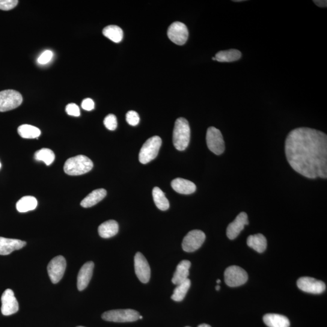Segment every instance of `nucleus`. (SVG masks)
Wrapping results in <instances>:
<instances>
[{"label":"nucleus","instance_id":"nucleus-23","mask_svg":"<svg viewBox=\"0 0 327 327\" xmlns=\"http://www.w3.org/2000/svg\"><path fill=\"white\" fill-rule=\"evenodd\" d=\"M247 243L250 248L260 254L266 251L267 246L266 237L262 234L249 236L247 240Z\"/></svg>","mask_w":327,"mask_h":327},{"label":"nucleus","instance_id":"nucleus-40","mask_svg":"<svg viewBox=\"0 0 327 327\" xmlns=\"http://www.w3.org/2000/svg\"><path fill=\"white\" fill-rule=\"evenodd\" d=\"M216 282L218 284L221 283V280H220V279H218V280L216 281Z\"/></svg>","mask_w":327,"mask_h":327},{"label":"nucleus","instance_id":"nucleus-38","mask_svg":"<svg viewBox=\"0 0 327 327\" xmlns=\"http://www.w3.org/2000/svg\"><path fill=\"white\" fill-rule=\"evenodd\" d=\"M198 327H211L209 325H208V324L206 323H203L201 324V325H199Z\"/></svg>","mask_w":327,"mask_h":327},{"label":"nucleus","instance_id":"nucleus-44","mask_svg":"<svg viewBox=\"0 0 327 327\" xmlns=\"http://www.w3.org/2000/svg\"><path fill=\"white\" fill-rule=\"evenodd\" d=\"M1 168H2V164L1 162H0V169H1Z\"/></svg>","mask_w":327,"mask_h":327},{"label":"nucleus","instance_id":"nucleus-9","mask_svg":"<svg viewBox=\"0 0 327 327\" xmlns=\"http://www.w3.org/2000/svg\"><path fill=\"white\" fill-rule=\"evenodd\" d=\"M206 240V234L203 231L194 230L190 231L184 237L182 248L186 252H193L200 249Z\"/></svg>","mask_w":327,"mask_h":327},{"label":"nucleus","instance_id":"nucleus-46","mask_svg":"<svg viewBox=\"0 0 327 327\" xmlns=\"http://www.w3.org/2000/svg\"><path fill=\"white\" fill-rule=\"evenodd\" d=\"M186 327H190V326H186Z\"/></svg>","mask_w":327,"mask_h":327},{"label":"nucleus","instance_id":"nucleus-39","mask_svg":"<svg viewBox=\"0 0 327 327\" xmlns=\"http://www.w3.org/2000/svg\"><path fill=\"white\" fill-rule=\"evenodd\" d=\"M219 289H220V286H219V285H217V286L216 287V290L217 291H219Z\"/></svg>","mask_w":327,"mask_h":327},{"label":"nucleus","instance_id":"nucleus-26","mask_svg":"<svg viewBox=\"0 0 327 327\" xmlns=\"http://www.w3.org/2000/svg\"><path fill=\"white\" fill-rule=\"evenodd\" d=\"M153 198L157 209L162 211L169 209L170 207L169 200L166 197L165 193L159 187H154L152 191Z\"/></svg>","mask_w":327,"mask_h":327},{"label":"nucleus","instance_id":"nucleus-22","mask_svg":"<svg viewBox=\"0 0 327 327\" xmlns=\"http://www.w3.org/2000/svg\"><path fill=\"white\" fill-rule=\"evenodd\" d=\"M107 192L105 189H99L94 190L81 201V206L89 208L95 206L106 197Z\"/></svg>","mask_w":327,"mask_h":327},{"label":"nucleus","instance_id":"nucleus-3","mask_svg":"<svg viewBox=\"0 0 327 327\" xmlns=\"http://www.w3.org/2000/svg\"><path fill=\"white\" fill-rule=\"evenodd\" d=\"M190 139L189 122L184 118H178L175 121L173 132V142L175 148L183 151L188 147Z\"/></svg>","mask_w":327,"mask_h":327},{"label":"nucleus","instance_id":"nucleus-4","mask_svg":"<svg viewBox=\"0 0 327 327\" xmlns=\"http://www.w3.org/2000/svg\"><path fill=\"white\" fill-rule=\"evenodd\" d=\"M161 144V139L158 136H154L148 139L139 151V162L145 165L155 158L158 154Z\"/></svg>","mask_w":327,"mask_h":327},{"label":"nucleus","instance_id":"nucleus-36","mask_svg":"<svg viewBox=\"0 0 327 327\" xmlns=\"http://www.w3.org/2000/svg\"><path fill=\"white\" fill-rule=\"evenodd\" d=\"M81 107L86 111H91L95 108V103L91 98H86L83 101Z\"/></svg>","mask_w":327,"mask_h":327},{"label":"nucleus","instance_id":"nucleus-20","mask_svg":"<svg viewBox=\"0 0 327 327\" xmlns=\"http://www.w3.org/2000/svg\"><path fill=\"white\" fill-rule=\"evenodd\" d=\"M264 322L269 327H290V322L287 317L278 314H267L263 317Z\"/></svg>","mask_w":327,"mask_h":327},{"label":"nucleus","instance_id":"nucleus-19","mask_svg":"<svg viewBox=\"0 0 327 327\" xmlns=\"http://www.w3.org/2000/svg\"><path fill=\"white\" fill-rule=\"evenodd\" d=\"M190 266H191V263L189 261H181L177 266L176 271L172 279L174 284L178 285L188 279Z\"/></svg>","mask_w":327,"mask_h":327},{"label":"nucleus","instance_id":"nucleus-31","mask_svg":"<svg viewBox=\"0 0 327 327\" xmlns=\"http://www.w3.org/2000/svg\"><path fill=\"white\" fill-rule=\"evenodd\" d=\"M104 124L107 129L110 130H115L117 127V120L115 115L109 114L105 118Z\"/></svg>","mask_w":327,"mask_h":327},{"label":"nucleus","instance_id":"nucleus-7","mask_svg":"<svg viewBox=\"0 0 327 327\" xmlns=\"http://www.w3.org/2000/svg\"><path fill=\"white\" fill-rule=\"evenodd\" d=\"M225 284L230 287L240 286L248 280V274L239 266L228 267L224 272Z\"/></svg>","mask_w":327,"mask_h":327},{"label":"nucleus","instance_id":"nucleus-1","mask_svg":"<svg viewBox=\"0 0 327 327\" xmlns=\"http://www.w3.org/2000/svg\"><path fill=\"white\" fill-rule=\"evenodd\" d=\"M285 155L294 171L310 179L327 177V136L307 127L291 130L285 140Z\"/></svg>","mask_w":327,"mask_h":327},{"label":"nucleus","instance_id":"nucleus-30","mask_svg":"<svg viewBox=\"0 0 327 327\" xmlns=\"http://www.w3.org/2000/svg\"><path fill=\"white\" fill-rule=\"evenodd\" d=\"M34 157L38 161H43L47 166L52 165L55 159V153L49 148H43L35 152Z\"/></svg>","mask_w":327,"mask_h":327},{"label":"nucleus","instance_id":"nucleus-15","mask_svg":"<svg viewBox=\"0 0 327 327\" xmlns=\"http://www.w3.org/2000/svg\"><path fill=\"white\" fill-rule=\"evenodd\" d=\"M249 224L248 215L245 212H241L236 216L235 219L228 225L227 236L231 240L238 236L246 225Z\"/></svg>","mask_w":327,"mask_h":327},{"label":"nucleus","instance_id":"nucleus-14","mask_svg":"<svg viewBox=\"0 0 327 327\" xmlns=\"http://www.w3.org/2000/svg\"><path fill=\"white\" fill-rule=\"evenodd\" d=\"M2 313L4 316L16 313L19 310V302L11 289H7L2 296Z\"/></svg>","mask_w":327,"mask_h":327},{"label":"nucleus","instance_id":"nucleus-32","mask_svg":"<svg viewBox=\"0 0 327 327\" xmlns=\"http://www.w3.org/2000/svg\"><path fill=\"white\" fill-rule=\"evenodd\" d=\"M139 117L137 112L131 111L128 112L126 114V121L128 124L132 126H135L139 123Z\"/></svg>","mask_w":327,"mask_h":327},{"label":"nucleus","instance_id":"nucleus-34","mask_svg":"<svg viewBox=\"0 0 327 327\" xmlns=\"http://www.w3.org/2000/svg\"><path fill=\"white\" fill-rule=\"evenodd\" d=\"M65 111L67 114L73 117H79L80 116V110L79 107L76 104H69L65 108Z\"/></svg>","mask_w":327,"mask_h":327},{"label":"nucleus","instance_id":"nucleus-16","mask_svg":"<svg viewBox=\"0 0 327 327\" xmlns=\"http://www.w3.org/2000/svg\"><path fill=\"white\" fill-rule=\"evenodd\" d=\"M94 269V263L89 261L80 269L77 278V287L79 291L85 290L90 282Z\"/></svg>","mask_w":327,"mask_h":327},{"label":"nucleus","instance_id":"nucleus-29","mask_svg":"<svg viewBox=\"0 0 327 327\" xmlns=\"http://www.w3.org/2000/svg\"><path fill=\"white\" fill-rule=\"evenodd\" d=\"M190 285H191V281L189 278L182 283L178 284L171 296L172 299L176 302L182 301L188 292Z\"/></svg>","mask_w":327,"mask_h":327},{"label":"nucleus","instance_id":"nucleus-42","mask_svg":"<svg viewBox=\"0 0 327 327\" xmlns=\"http://www.w3.org/2000/svg\"><path fill=\"white\" fill-rule=\"evenodd\" d=\"M142 317H142V316H141V315H140V316H139V319H142Z\"/></svg>","mask_w":327,"mask_h":327},{"label":"nucleus","instance_id":"nucleus-18","mask_svg":"<svg viewBox=\"0 0 327 327\" xmlns=\"http://www.w3.org/2000/svg\"><path fill=\"white\" fill-rule=\"evenodd\" d=\"M171 186L175 191L183 195L192 194L196 190L195 184L192 181L180 178L172 181Z\"/></svg>","mask_w":327,"mask_h":327},{"label":"nucleus","instance_id":"nucleus-25","mask_svg":"<svg viewBox=\"0 0 327 327\" xmlns=\"http://www.w3.org/2000/svg\"><path fill=\"white\" fill-rule=\"evenodd\" d=\"M38 205L37 199L32 196H24L17 202L16 207L20 213H26L36 209Z\"/></svg>","mask_w":327,"mask_h":327},{"label":"nucleus","instance_id":"nucleus-33","mask_svg":"<svg viewBox=\"0 0 327 327\" xmlns=\"http://www.w3.org/2000/svg\"><path fill=\"white\" fill-rule=\"evenodd\" d=\"M19 4L17 0H0V10L10 11L13 10Z\"/></svg>","mask_w":327,"mask_h":327},{"label":"nucleus","instance_id":"nucleus-27","mask_svg":"<svg viewBox=\"0 0 327 327\" xmlns=\"http://www.w3.org/2000/svg\"><path fill=\"white\" fill-rule=\"evenodd\" d=\"M103 34L109 40L115 43H120L123 38V31L120 27L110 25L103 29Z\"/></svg>","mask_w":327,"mask_h":327},{"label":"nucleus","instance_id":"nucleus-5","mask_svg":"<svg viewBox=\"0 0 327 327\" xmlns=\"http://www.w3.org/2000/svg\"><path fill=\"white\" fill-rule=\"evenodd\" d=\"M140 314L132 309L113 310L105 312L102 314L103 319L114 322H131L139 319Z\"/></svg>","mask_w":327,"mask_h":327},{"label":"nucleus","instance_id":"nucleus-12","mask_svg":"<svg viewBox=\"0 0 327 327\" xmlns=\"http://www.w3.org/2000/svg\"><path fill=\"white\" fill-rule=\"evenodd\" d=\"M135 271L139 281L146 284L150 280V268L149 264L140 252L136 253L134 258Z\"/></svg>","mask_w":327,"mask_h":327},{"label":"nucleus","instance_id":"nucleus-8","mask_svg":"<svg viewBox=\"0 0 327 327\" xmlns=\"http://www.w3.org/2000/svg\"><path fill=\"white\" fill-rule=\"evenodd\" d=\"M206 141L208 148L213 153L219 155L224 153L225 143L221 131L210 127L207 131Z\"/></svg>","mask_w":327,"mask_h":327},{"label":"nucleus","instance_id":"nucleus-2","mask_svg":"<svg viewBox=\"0 0 327 327\" xmlns=\"http://www.w3.org/2000/svg\"><path fill=\"white\" fill-rule=\"evenodd\" d=\"M94 167L93 162L85 155L70 157L65 161L64 171L70 176H78L90 172Z\"/></svg>","mask_w":327,"mask_h":327},{"label":"nucleus","instance_id":"nucleus-6","mask_svg":"<svg viewBox=\"0 0 327 327\" xmlns=\"http://www.w3.org/2000/svg\"><path fill=\"white\" fill-rule=\"evenodd\" d=\"M23 103L22 95L14 90L0 92V112L11 111L19 107Z\"/></svg>","mask_w":327,"mask_h":327},{"label":"nucleus","instance_id":"nucleus-35","mask_svg":"<svg viewBox=\"0 0 327 327\" xmlns=\"http://www.w3.org/2000/svg\"><path fill=\"white\" fill-rule=\"evenodd\" d=\"M52 57L53 52L50 50H46L38 58V62L40 64H46L51 60Z\"/></svg>","mask_w":327,"mask_h":327},{"label":"nucleus","instance_id":"nucleus-10","mask_svg":"<svg viewBox=\"0 0 327 327\" xmlns=\"http://www.w3.org/2000/svg\"><path fill=\"white\" fill-rule=\"evenodd\" d=\"M65 269L66 261L62 256H58L50 261L47 266V272L52 283L56 284L61 281L63 277Z\"/></svg>","mask_w":327,"mask_h":327},{"label":"nucleus","instance_id":"nucleus-11","mask_svg":"<svg viewBox=\"0 0 327 327\" xmlns=\"http://www.w3.org/2000/svg\"><path fill=\"white\" fill-rule=\"evenodd\" d=\"M169 39L177 45L182 46L186 43L189 37V31L186 25L177 22L169 26L168 31Z\"/></svg>","mask_w":327,"mask_h":327},{"label":"nucleus","instance_id":"nucleus-21","mask_svg":"<svg viewBox=\"0 0 327 327\" xmlns=\"http://www.w3.org/2000/svg\"><path fill=\"white\" fill-rule=\"evenodd\" d=\"M119 225L117 221L114 220L103 222L98 227V233L103 238H110L114 236L118 232Z\"/></svg>","mask_w":327,"mask_h":327},{"label":"nucleus","instance_id":"nucleus-24","mask_svg":"<svg viewBox=\"0 0 327 327\" xmlns=\"http://www.w3.org/2000/svg\"><path fill=\"white\" fill-rule=\"evenodd\" d=\"M241 53L237 49L221 50L215 55L216 61L221 62H230L239 60L241 58Z\"/></svg>","mask_w":327,"mask_h":327},{"label":"nucleus","instance_id":"nucleus-28","mask_svg":"<svg viewBox=\"0 0 327 327\" xmlns=\"http://www.w3.org/2000/svg\"><path fill=\"white\" fill-rule=\"evenodd\" d=\"M18 133L23 138H38L41 135V130L38 128L29 124H23L18 128Z\"/></svg>","mask_w":327,"mask_h":327},{"label":"nucleus","instance_id":"nucleus-13","mask_svg":"<svg viewBox=\"0 0 327 327\" xmlns=\"http://www.w3.org/2000/svg\"><path fill=\"white\" fill-rule=\"evenodd\" d=\"M300 290L306 293L321 294L326 289L324 282L310 277H302L297 281Z\"/></svg>","mask_w":327,"mask_h":327},{"label":"nucleus","instance_id":"nucleus-17","mask_svg":"<svg viewBox=\"0 0 327 327\" xmlns=\"http://www.w3.org/2000/svg\"><path fill=\"white\" fill-rule=\"evenodd\" d=\"M26 245L23 240L0 237V255H8Z\"/></svg>","mask_w":327,"mask_h":327},{"label":"nucleus","instance_id":"nucleus-37","mask_svg":"<svg viewBox=\"0 0 327 327\" xmlns=\"http://www.w3.org/2000/svg\"><path fill=\"white\" fill-rule=\"evenodd\" d=\"M314 4H316L317 7L320 8H326L327 5V2L326 0H316V1H313Z\"/></svg>","mask_w":327,"mask_h":327},{"label":"nucleus","instance_id":"nucleus-41","mask_svg":"<svg viewBox=\"0 0 327 327\" xmlns=\"http://www.w3.org/2000/svg\"><path fill=\"white\" fill-rule=\"evenodd\" d=\"M234 2H243V0H236V1H233Z\"/></svg>","mask_w":327,"mask_h":327},{"label":"nucleus","instance_id":"nucleus-43","mask_svg":"<svg viewBox=\"0 0 327 327\" xmlns=\"http://www.w3.org/2000/svg\"><path fill=\"white\" fill-rule=\"evenodd\" d=\"M212 59H213V60H214V61H216V58H215V57H213V58H212Z\"/></svg>","mask_w":327,"mask_h":327},{"label":"nucleus","instance_id":"nucleus-45","mask_svg":"<svg viewBox=\"0 0 327 327\" xmlns=\"http://www.w3.org/2000/svg\"><path fill=\"white\" fill-rule=\"evenodd\" d=\"M77 327H85V326H77Z\"/></svg>","mask_w":327,"mask_h":327}]
</instances>
